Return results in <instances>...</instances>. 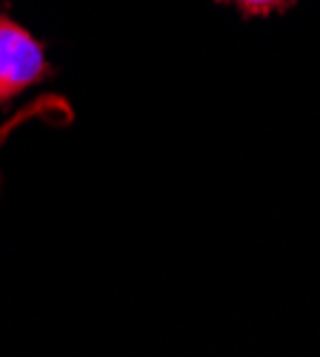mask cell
I'll use <instances>...</instances> for the list:
<instances>
[{
	"instance_id": "obj_2",
	"label": "cell",
	"mask_w": 320,
	"mask_h": 357,
	"mask_svg": "<svg viewBox=\"0 0 320 357\" xmlns=\"http://www.w3.org/2000/svg\"><path fill=\"white\" fill-rule=\"evenodd\" d=\"M215 3H226L231 9H238L243 17H266L292 9L298 0H215Z\"/></svg>"
},
{
	"instance_id": "obj_1",
	"label": "cell",
	"mask_w": 320,
	"mask_h": 357,
	"mask_svg": "<svg viewBox=\"0 0 320 357\" xmlns=\"http://www.w3.org/2000/svg\"><path fill=\"white\" fill-rule=\"evenodd\" d=\"M52 77L46 46L0 9V106Z\"/></svg>"
}]
</instances>
